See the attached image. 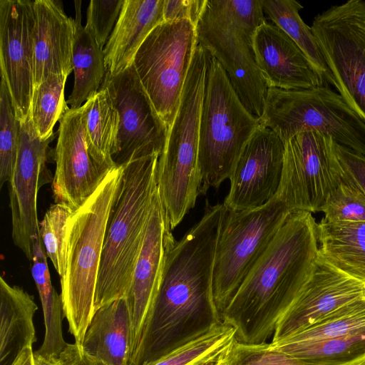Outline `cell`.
Here are the masks:
<instances>
[{"instance_id":"6da1fadb","label":"cell","mask_w":365,"mask_h":365,"mask_svg":"<svg viewBox=\"0 0 365 365\" xmlns=\"http://www.w3.org/2000/svg\"><path fill=\"white\" fill-rule=\"evenodd\" d=\"M312 214L292 211L221 313L236 340L270 342L276 326L309 279L319 249Z\"/></svg>"},{"instance_id":"7a4b0ae2","label":"cell","mask_w":365,"mask_h":365,"mask_svg":"<svg viewBox=\"0 0 365 365\" xmlns=\"http://www.w3.org/2000/svg\"><path fill=\"white\" fill-rule=\"evenodd\" d=\"M158 155L129 162L108 221L97 278L94 309L126 297L158 190ZM95 312V311H94Z\"/></svg>"},{"instance_id":"3957f363","label":"cell","mask_w":365,"mask_h":365,"mask_svg":"<svg viewBox=\"0 0 365 365\" xmlns=\"http://www.w3.org/2000/svg\"><path fill=\"white\" fill-rule=\"evenodd\" d=\"M123 166L108 173L97 190L70 217L66 230V272L61 279L64 317L82 345L94 314L97 278L110 212Z\"/></svg>"},{"instance_id":"277c9868","label":"cell","mask_w":365,"mask_h":365,"mask_svg":"<svg viewBox=\"0 0 365 365\" xmlns=\"http://www.w3.org/2000/svg\"><path fill=\"white\" fill-rule=\"evenodd\" d=\"M210 58V54L197 43L178 110L158 158V188L171 230L200 195L199 130Z\"/></svg>"},{"instance_id":"5b68a950","label":"cell","mask_w":365,"mask_h":365,"mask_svg":"<svg viewBox=\"0 0 365 365\" xmlns=\"http://www.w3.org/2000/svg\"><path fill=\"white\" fill-rule=\"evenodd\" d=\"M266 21L262 0H207L196 25L197 42L220 63L243 105L259 120L268 87L256 61L254 36Z\"/></svg>"},{"instance_id":"8992f818","label":"cell","mask_w":365,"mask_h":365,"mask_svg":"<svg viewBox=\"0 0 365 365\" xmlns=\"http://www.w3.org/2000/svg\"><path fill=\"white\" fill-rule=\"evenodd\" d=\"M259 125L260 120L243 105L220 63L210 56L199 130L200 195L230 178Z\"/></svg>"},{"instance_id":"52a82bcc","label":"cell","mask_w":365,"mask_h":365,"mask_svg":"<svg viewBox=\"0 0 365 365\" xmlns=\"http://www.w3.org/2000/svg\"><path fill=\"white\" fill-rule=\"evenodd\" d=\"M260 122L284 143L301 132L318 131L365 156V122L339 93L325 86L268 88Z\"/></svg>"},{"instance_id":"ba28073f","label":"cell","mask_w":365,"mask_h":365,"mask_svg":"<svg viewBox=\"0 0 365 365\" xmlns=\"http://www.w3.org/2000/svg\"><path fill=\"white\" fill-rule=\"evenodd\" d=\"M291 212L276 197L256 209L224 206L213 266L215 304L222 313Z\"/></svg>"},{"instance_id":"9c48e42d","label":"cell","mask_w":365,"mask_h":365,"mask_svg":"<svg viewBox=\"0 0 365 365\" xmlns=\"http://www.w3.org/2000/svg\"><path fill=\"white\" fill-rule=\"evenodd\" d=\"M197 45L196 26L188 19L164 21L146 37L133 66L158 116L172 124Z\"/></svg>"},{"instance_id":"30bf717a","label":"cell","mask_w":365,"mask_h":365,"mask_svg":"<svg viewBox=\"0 0 365 365\" xmlns=\"http://www.w3.org/2000/svg\"><path fill=\"white\" fill-rule=\"evenodd\" d=\"M312 31L332 85L365 122V0H349L317 14Z\"/></svg>"},{"instance_id":"8fae6325","label":"cell","mask_w":365,"mask_h":365,"mask_svg":"<svg viewBox=\"0 0 365 365\" xmlns=\"http://www.w3.org/2000/svg\"><path fill=\"white\" fill-rule=\"evenodd\" d=\"M333 143L328 135L312 130L284 143L282 173L275 197L290 212H320L342 181Z\"/></svg>"},{"instance_id":"7c38bea8","label":"cell","mask_w":365,"mask_h":365,"mask_svg":"<svg viewBox=\"0 0 365 365\" xmlns=\"http://www.w3.org/2000/svg\"><path fill=\"white\" fill-rule=\"evenodd\" d=\"M101 86L108 90L120 117L112 158L115 166L150 155L160 156L168 128L146 94L133 64L116 75L106 73Z\"/></svg>"},{"instance_id":"4fadbf2b","label":"cell","mask_w":365,"mask_h":365,"mask_svg":"<svg viewBox=\"0 0 365 365\" xmlns=\"http://www.w3.org/2000/svg\"><path fill=\"white\" fill-rule=\"evenodd\" d=\"M38 135L30 116L20 123L17 159L9 181V207L11 213L14 243L32 261L33 247L41 240L37 217V194L49 180L46 163L49 143Z\"/></svg>"},{"instance_id":"5bb4252c","label":"cell","mask_w":365,"mask_h":365,"mask_svg":"<svg viewBox=\"0 0 365 365\" xmlns=\"http://www.w3.org/2000/svg\"><path fill=\"white\" fill-rule=\"evenodd\" d=\"M34 1L0 0L1 78L20 123L31 116L34 90Z\"/></svg>"},{"instance_id":"9a60e30c","label":"cell","mask_w":365,"mask_h":365,"mask_svg":"<svg viewBox=\"0 0 365 365\" xmlns=\"http://www.w3.org/2000/svg\"><path fill=\"white\" fill-rule=\"evenodd\" d=\"M284 144L262 124L243 148L229 178L223 205L229 210L256 209L273 199L279 187Z\"/></svg>"},{"instance_id":"2e32d148","label":"cell","mask_w":365,"mask_h":365,"mask_svg":"<svg viewBox=\"0 0 365 365\" xmlns=\"http://www.w3.org/2000/svg\"><path fill=\"white\" fill-rule=\"evenodd\" d=\"M86 106L66 112L58 120L51 188L55 203L76 211L97 190L108 173L88 153L85 129Z\"/></svg>"},{"instance_id":"e0dca14e","label":"cell","mask_w":365,"mask_h":365,"mask_svg":"<svg viewBox=\"0 0 365 365\" xmlns=\"http://www.w3.org/2000/svg\"><path fill=\"white\" fill-rule=\"evenodd\" d=\"M364 288V282L335 268L319 254L309 279L279 320L270 341L300 331L339 307L362 298Z\"/></svg>"},{"instance_id":"ac0fdd59","label":"cell","mask_w":365,"mask_h":365,"mask_svg":"<svg viewBox=\"0 0 365 365\" xmlns=\"http://www.w3.org/2000/svg\"><path fill=\"white\" fill-rule=\"evenodd\" d=\"M171 230L158 188L126 297L133 324L132 355L138 347L150 317L168 251L176 241Z\"/></svg>"},{"instance_id":"d6986e66","label":"cell","mask_w":365,"mask_h":365,"mask_svg":"<svg viewBox=\"0 0 365 365\" xmlns=\"http://www.w3.org/2000/svg\"><path fill=\"white\" fill-rule=\"evenodd\" d=\"M254 51L268 88L299 90L324 86V79L300 48L274 24L266 21L256 29Z\"/></svg>"},{"instance_id":"ffe728a7","label":"cell","mask_w":365,"mask_h":365,"mask_svg":"<svg viewBox=\"0 0 365 365\" xmlns=\"http://www.w3.org/2000/svg\"><path fill=\"white\" fill-rule=\"evenodd\" d=\"M34 88L51 75H68L73 70L75 20L64 12L62 3L34 1Z\"/></svg>"},{"instance_id":"44dd1931","label":"cell","mask_w":365,"mask_h":365,"mask_svg":"<svg viewBox=\"0 0 365 365\" xmlns=\"http://www.w3.org/2000/svg\"><path fill=\"white\" fill-rule=\"evenodd\" d=\"M133 346V324L127 297L95 310L82 347L101 365H130Z\"/></svg>"},{"instance_id":"7402d4cb","label":"cell","mask_w":365,"mask_h":365,"mask_svg":"<svg viewBox=\"0 0 365 365\" xmlns=\"http://www.w3.org/2000/svg\"><path fill=\"white\" fill-rule=\"evenodd\" d=\"M163 6L164 0H124L103 48L107 73L116 75L133 64L146 37L164 22Z\"/></svg>"},{"instance_id":"603a6c76","label":"cell","mask_w":365,"mask_h":365,"mask_svg":"<svg viewBox=\"0 0 365 365\" xmlns=\"http://www.w3.org/2000/svg\"><path fill=\"white\" fill-rule=\"evenodd\" d=\"M37 309L32 295L0 277V365H10L25 348L33 347Z\"/></svg>"},{"instance_id":"cb8c5ba5","label":"cell","mask_w":365,"mask_h":365,"mask_svg":"<svg viewBox=\"0 0 365 365\" xmlns=\"http://www.w3.org/2000/svg\"><path fill=\"white\" fill-rule=\"evenodd\" d=\"M319 256L365 283V222H317Z\"/></svg>"},{"instance_id":"d4e9b609","label":"cell","mask_w":365,"mask_h":365,"mask_svg":"<svg viewBox=\"0 0 365 365\" xmlns=\"http://www.w3.org/2000/svg\"><path fill=\"white\" fill-rule=\"evenodd\" d=\"M81 1L76 4V34L73 50L74 84L66 101L70 109L81 108L83 102L98 92L107 73L103 49L81 24Z\"/></svg>"},{"instance_id":"484cf974","label":"cell","mask_w":365,"mask_h":365,"mask_svg":"<svg viewBox=\"0 0 365 365\" xmlns=\"http://www.w3.org/2000/svg\"><path fill=\"white\" fill-rule=\"evenodd\" d=\"M85 129L89 154L106 173L116 168L113 161L119 130L120 117L108 90L101 86L84 103Z\"/></svg>"},{"instance_id":"4316f807","label":"cell","mask_w":365,"mask_h":365,"mask_svg":"<svg viewBox=\"0 0 365 365\" xmlns=\"http://www.w3.org/2000/svg\"><path fill=\"white\" fill-rule=\"evenodd\" d=\"M31 274L41 299L45 335L35 354L43 357H58L67 344L63 338L62 322L64 317L61 294L52 285L46 256L41 240L33 247Z\"/></svg>"},{"instance_id":"83f0119b","label":"cell","mask_w":365,"mask_h":365,"mask_svg":"<svg viewBox=\"0 0 365 365\" xmlns=\"http://www.w3.org/2000/svg\"><path fill=\"white\" fill-rule=\"evenodd\" d=\"M262 9L274 24L297 43L324 81L332 84V75L319 43L299 15L303 6L295 0H262Z\"/></svg>"},{"instance_id":"f1b7e54d","label":"cell","mask_w":365,"mask_h":365,"mask_svg":"<svg viewBox=\"0 0 365 365\" xmlns=\"http://www.w3.org/2000/svg\"><path fill=\"white\" fill-rule=\"evenodd\" d=\"M292 356L330 365H345L365 355V327L345 335L312 342H269Z\"/></svg>"},{"instance_id":"f546056e","label":"cell","mask_w":365,"mask_h":365,"mask_svg":"<svg viewBox=\"0 0 365 365\" xmlns=\"http://www.w3.org/2000/svg\"><path fill=\"white\" fill-rule=\"evenodd\" d=\"M66 75H51L34 88L31 109V117L34 128L41 140L54 135L56 123L70 108L64 97Z\"/></svg>"},{"instance_id":"4dcf8cb0","label":"cell","mask_w":365,"mask_h":365,"mask_svg":"<svg viewBox=\"0 0 365 365\" xmlns=\"http://www.w3.org/2000/svg\"><path fill=\"white\" fill-rule=\"evenodd\" d=\"M364 327L365 299L363 297L339 307L313 325L276 341H322L345 335Z\"/></svg>"},{"instance_id":"1f68e13d","label":"cell","mask_w":365,"mask_h":365,"mask_svg":"<svg viewBox=\"0 0 365 365\" xmlns=\"http://www.w3.org/2000/svg\"><path fill=\"white\" fill-rule=\"evenodd\" d=\"M235 339V329L222 322L204 335L144 365H192L224 351Z\"/></svg>"},{"instance_id":"d6a6232c","label":"cell","mask_w":365,"mask_h":365,"mask_svg":"<svg viewBox=\"0 0 365 365\" xmlns=\"http://www.w3.org/2000/svg\"><path fill=\"white\" fill-rule=\"evenodd\" d=\"M0 186L12 176L18 155L20 122L4 81L0 86Z\"/></svg>"},{"instance_id":"836d02e7","label":"cell","mask_w":365,"mask_h":365,"mask_svg":"<svg viewBox=\"0 0 365 365\" xmlns=\"http://www.w3.org/2000/svg\"><path fill=\"white\" fill-rule=\"evenodd\" d=\"M75 211L69 207L55 203L49 207L39 222L41 239L46 255L51 260L60 279L66 272V230L67 223Z\"/></svg>"},{"instance_id":"e575fe53","label":"cell","mask_w":365,"mask_h":365,"mask_svg":"<svg viewBox=\"0 0 365 365\" xmlns=\"http://www.w3.org/2000/svg\"><path fill=\"white\" fill-rule=\"evenodd\" d=\"M220 365H330L298 358L273 348L269 342L250 344L236 339L225 351Z\"/></svg>"},{"instance_id":"d590c367","label":"cell","mask_w":365,"mask_h":365,"mask_svg":"<svg viewBox=\"0 0 365 365\" xmlns=\"http://www.w3.org/2000/svg\"><path fill=\"white\" fill-rule=\"evenodd\" d=\"M320 212L324 215L322 220L327 222H365V194L342 178Z\"/></svg>"},{"instance_id":"8d00e7d4","label":"cell","mask_w":365,"mask_h":365,"mask_svg":"<svg viewBox=\"0 0 365 365\" xmlns=\"http://www.w3.org/2000/svg\"><path fill=\"white\" fill-rule=\"evenodd\" d=\"M124 0H91L87 9L85 27L104 48L117 21Z\"/></svg>"},{"instance_id":"74e56055","label":"cell","mask_w":365,"mask_h":365,"mask_svg":"<svg viewBox=\"0 0 365 365\" xmlns=\"http://www.w3.org/2000/svg\"><path fill=\"white\" fill-rule=\"evenodd\" d=\"M333 145L341 169L342 178L365 194V156L334 141Z\"/></svg>"},{"instance_id":"f35d334b","label":"cell","mask_w":365,"mask_h":365,"mask_svg":"<svg viewBox=\"0 0 365 365\" xmlns=\"http://www.w3.org/2000/svg\"><path fill=\"white\" fill-rule=\"evenodd\" d=\"M206 3L207 0H164V21L188 19L196 26Z\"/></svg>"},{"instance_id":"ab89813d","label":"cell","mask_w":365,"mask_h":365,"mask_svg":"<svg viewBox=\"0 0 365 365\" xmlns=\"http://www.w3.org/2000/svg\"><path fill=\"white\" fill-rule=\"evenodd\" d=\"M59 357L66 365H101L84 351L82 345L76 341L67 344Z\"/></svg>"},{"instance_id":"60d3db41","label":"cell","mask_w":365,"mask_h":365,"mask_svg":"<svg viewBox=\"0 0 365 365\" xmlns=\"http://www.w3.org/2000/svg\"><path fill=\"white\" fill-rule=\"evenodd\" d=\"M10 365H35L33 347L25 348Z\"/></svg>"},{"instance_id":"b9f144b4","label":"cell","mask_w":365,"mask_h":365,"mask_svg":"<svg viewBox=\"0 0 365 365\" xmlns=\"http://www.w3.org/2000/svg\"><path fill=\"white\" fill-rule=\"evenodd\" d=\"M35 365H66L60 357H43L34 352Z\"/></svg>"},{"instance_id":"7bdbcfd3","label":"cell","mask_w":365,"mask_h":365,"mask_svg":"<svg viewBox=\"0 0 365 365\" xmlns=\"http://www.w3.org/2000/svg\"><path fill=\"white\" fill-rule=\"evenodd\" d=\"M345 365H365V355Z\"/></svg>"},{"instance_id":"ee69618b","label":"cell","mask_w":365,"mask_h":365,"mask_svg":"<svg viewBox=\"0 0 365 365\" xmlns=\"http://www.w3.org/2000/svg\"><path fill=\"white\" fill-rule=\"evenodd\" d=\"M363 297H364V298L365 299V283H364V288Z\"/></svg>"}]
</instances>
